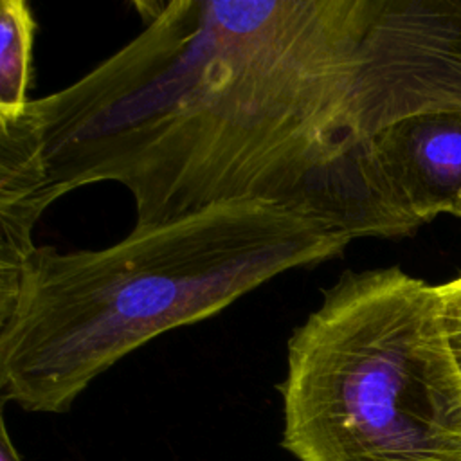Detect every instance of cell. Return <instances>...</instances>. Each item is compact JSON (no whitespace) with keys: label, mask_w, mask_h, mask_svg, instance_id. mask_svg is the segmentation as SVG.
Segmentation results:
<instances>
[{"label":"cell","mask_w":461,"mask_h":461,"mask_svg":"<svg viewBox=\"0 0 461 461\" xmlns=\"http://www.w3.org/2000/svg\"><path fill=\"white\" fill-rule=\"evenodd\" d=\"M353 240L268 202H225L137 225L103 249L38 245L0 310V394L29 412H65L104 371L155 337L214 317Z\"/></svg>","instance_id":"2"},{"label":"cell","mask_w":461,"mask_h":461,"mask_svg":"<svg viewBox=\"0 0 461 461\" xmlns=\"http://www.w3.org/2000/svg\"><path fill=\"white\" fill-rule=\"evenodd\" d=\"M380 166L421 225L439 214L461 220V113H421L373 137Z\"/></svg>","instance_id":"5"},{"label":"cell","mask_w":461,"mask_h":461,"mask_svg":"<svg viewBox=\"0 0 461 461\" xmlns=\"http://www.w3.org/2000/svg\"><path fill=\"white\" fill-rule=\"evenodd\" d=\"M56 202L29 108L0 117V310L16 294L22 268L36 250L34 227Z\"/></svg>","instance_id":"6"},{"label":"cell","mask_w":461,"mask_h":461,"mask_svg":"<svg viewBox=\"0 0 461 461\" xmlns=\"http://www.w3.org/2000/svg\"><path fill=\"white\" fill-rule=\"evenodd\" d=\"M441 303V322L448 349L461 375V276L438 286Z\"/></svg>","instance_id":"8"},{"label":"cell","mask_w":461,"mask_h":461,"mask_svg":"<svg viewBox=\"0 0 461 461\" xmlns=\"http://www.w3.org/2000/svg\"><path fill=\"white\" fill-rule=\"evenodd\" d=\"M281 445L299 461H461V375L438 286L346 270L286 344Z\"/></svg>","instance_id":"3"},{"label":"cell","mask_w":461,"mask_h":461,"mask_svg":"<svg viewBox=\"0 0 461 461\" xmlns=\"http://www.w3.org/2000/svg\"><path fill=\"white\" fill-rule=\"evenodd\" d=\"M0 461H22L14 443L9 438L5 421H0Z\"/></svg>","instance_id":"9"},{"label":"cell","mask_w":461,"mask_h":461,"mask_svg":"<svg viewBox=\"0 0 461 461\" xmlns=\"http://www.w3.org/2000/svg\"><path fill=\"white\" fill-rule=\"evenodd\" d=\"M366 92L375 135L421 113H461V0H371Z\"/></svg>","instance_id":"4"},{"label":"cell","mask_w":461,"mask_h":461,"mask_svg":"<svg viewBox=\"0 0 461 461\" xmlns=\"http://www.w3.org/2000/svg\"><path fill=\"white\" fill-rule=\"evenodd\" d=\"M38 23L25 0L0 4V117H16L31 104Z\"/></svg>","instance_id":"7"},{"label":"cell","mask_w":461,"mask_h":461,"mask_svg":"<svg viewBox=\"0 0 461 461\" xmlns=\"http://www.w3.org/2000/svg\"><path fill=\"white\" fill-rule=\"evenodd\" d=\"M140 32L31 101L50 193L124 185L137 225L268 202L351 240L421 223L367 126L371 0H140Z\"/></svg>","instance_id":"1"}]
</instances>
